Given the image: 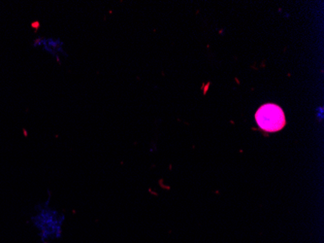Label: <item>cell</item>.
I'll use <instances>...</instances> for the list:
<instances>
[{
	"instance_id": "cell-1",
	"label": "cell",
	"mask_w": 324,
	"mask_h": 243,
	"mask_svg": "<svg viewBox=\"0 0 324 243\" xmlns=\"http://www.w3.org/2000/svg\"><path fill=\"white\" fill-rule=\"evenodd\" d=\"M255 121L259 128L267 132L279 131L286 125L283 110L274 103L260 106L255 113Z\"/></svg>"
},
{
	"instance_id": "cell-2",
	"label": "cell",
	"mask_w": 324,
	"mask_h": 243,
	"mask_svg": "<svg viewBox=\"0 0 324 243\" xmlns=\"http://www.w3.org/2000/svg\"><path fill=\"white\" fill-rule=\"evenodd\" d=\"M34 46L43 48V50H45L48 54L53 56L59 63H60L61 56H67V53L64 49V43L59 38L39 37L34 41Z\"/></svg>"
}]
</instances>
